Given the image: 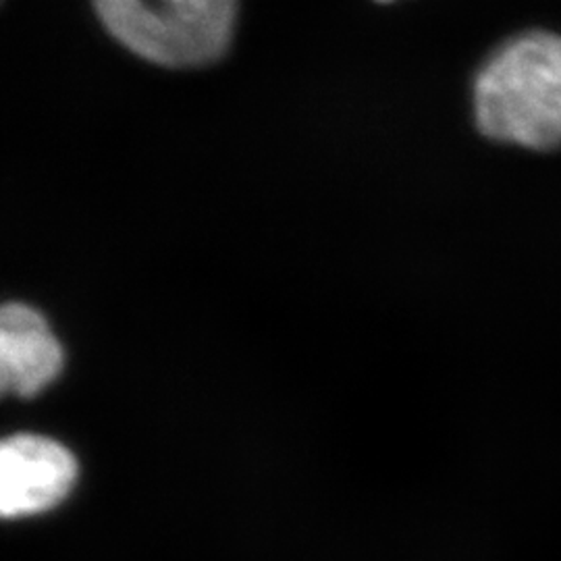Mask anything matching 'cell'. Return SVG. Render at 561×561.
<instances>
[{"mask_svg":"<svg viewBox=\"0 0 561 561\" xmlns=\"http://www.w3.org/2000/svg\"><path fill=\"white\" fill-rule=\"evenodd\" d=\"M108 34L162 67H201L227 50L238 0H94Z\"/></svg>","mask_w":561,"mask_h":561,"instance_id":"2","label":"cell"},{"mask_svg":"<svg viewBox=\"0 0 561 561\" xmlns=\"http://www.w3.org/2000/svg\"><path fill=\"white\" fill-rule=\"evenodd\" d=\"M62 347L38 310L9 304L0 314V387L34 398L62 370Z\"/></svg>","mask_w":561,"mask_h":561,"instance_id":"4","label":"cell"},{"mask_svg":"<svg viewBox=\"0 0 561 561\" xmlns=\"http://www.w3.org/2000/svg\"><path fill=\"white\" fill-rule=\"evenodd\" d=\"M78 479L67 447L41 435H13L0 447V512L23 518L59 505Z\"/></svg>","mask_w":561,"mask_h":561,"instance_id":"3","label":"cell"},{"mask_svg":"<svg viewBox=\"0 0 561 561\" xmlns=\"http://www.w3.org/2000/svg\"><path fill=\"white\" fill-rule=\"evenodd\" d=\"M474 117L491 140L561 150V36L526 32L500 46L474 81Z\"/></svg>","mask_w":561,"mask_h":561,"instance_id":"1","label":"cell"},{"mask_svg":"<svg viewBox=\"0 0 561 561\" xmlns=\"http://www.w3.org/2000/svg\"><path fill=\"white\" fill-rule=\"evenodd\" d=\"M381 2H389V0H381Z\"/></svg>","mask_w":561,"mask_h":561,"instance_id":"5","label":"cell"}]
</instances>
